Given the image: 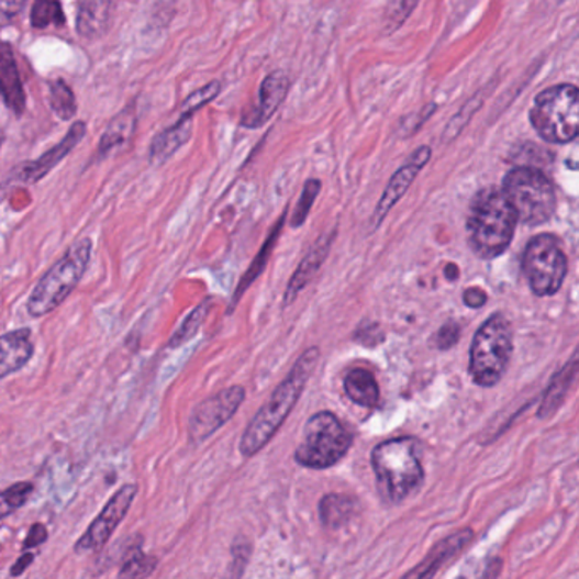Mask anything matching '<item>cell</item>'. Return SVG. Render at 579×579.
<instances>
[{
	"instance_id": "8992f818",
	"label": "cell",
	"mask_w": 579,
	"mask_h": 579,
	"mask_svg": "<svg viewBox=\"0 0 579 579\" xmlns=\"http://www.w3.org/2000/svg\"><path fill=\"white\" fill-rule=\"evenodd\" d=\"M515 211L516 220L527 226L547 223L556 213V191L546 174L528 165L512 168L501 187Z\"/></svg>"
},
{
	"instance_id": "5b68a950",
	"label": "cell",
	"mask_w": 579,
	"mask_h": 579,
	"mask_svg": "<svg viewBox=\"0 0 579 579\" xmlns=\"http://www.w3.org/2000/svg\"><path fill=\"white\" fill-rule=\"evenodd\" d=\"M513 354V333L504 314H491L476 332L469 352V374L475 385L493 388L503 379Z\"/></svg>"
},
{
	"instance_id": "7402d4cb",
	"label": "cell",
	"mask_w": 579,
	"mask_h": 579,
	"mask_svg": "<svg viewBox=\"0 0 579 579\" xmlns=\"http://www.w3.org/2000/svg\"><path fill=\"white\" fill-rule=\"evenodd\" d=\"M576 374H578V355L575 352L571 360L550 379V385L547 386L541 408H538V419H549L559 410L575 382Z\"/></svg>"
},
{
	"instance_id": "d590c367",
	"label": "cell",
	"mask_w": 579,
	"mask_h": 579,
	"mask_svg": "<svg viewBox=\"0 0 579 579\" xmlns=\"http://www.w3.org/2000/svg\"><path fill=\"white\" fill-rule=\"evenodd\" d=\"M459 325L457 323H447V325L442 326L437 333V345L442 350H448L453 348L454 345L459 342Z\"/></svg>"
},
{
	"instance_id": "3957f363",
	"label": "cell",
	"mask_w": 579,
	"mask_h": 579,
	"mask_svg": "<svg viewBox=\"0 0 579 579\" xmlns=\"http://www.w3.org/2000/svg\"><path fill=\"white\" fill-rule=\"evenodd\" d=\"M515 211L497 187H486L472 198L467 214V236L475 254L485 260L500 257L516 230Z\"/></svg>"
},
{
	"instance_id": "9a60e30c",
	"label": "cell",
	"mask_w": 579,
	"mask_h": 579,
	"mask_svg": "<svg viewBox=\"0 0 579 579\" xmlns=\"http://www.w3.org/2000/svg\"><path fill=\"white\" fill-rule=\"evenodd\" d=\"M86 135V123L79 121L71 126V130L68 131L67 136L62 140L58 145L53 146L49 152H46L43 157L37 158V160L31 162V164L24 165L19 170L18 179L23 180L26 183H34L37 180H42L46 174L52 172L53 168L56 167V164H60L71 149L75 146L79 145L80 140Z\"/></svg>"
},
{
	"instance_id": "ac0fdd59",
	"label": "cell",
	"mask_w": 579,
	"mask_h": 579,
	"mask_svg": "<svg viewBox=\"0 0 579 579\" xmlns=\"http://www.w3.org/2000/svg\"><path fill=\"white\" fill-rule=\"evenodd\" d=\"M34 355L30 329H19L0 335V379L23 369Z\"/></svg>"
},
{
	"instance_id": "f1b7e54d",
	"label": "cell",
	"mask_w": 579,
	"mask_h": 579,
	"mask_svg": "<svg viewBox=\"0 0 579 579\" xmlns=\"http://www.w3.org/2000/svg\"><path fill=\"white\" fill-rule=\"evenodd\" d=\"M34 486L30 481L15 482L8 490L0 491V520L8 519L12 513L23 509L33 494Z\"/></svg>"
},
{
	"instance_id": "f35d334b",
	"label": "cell",
	"mask_w": 579,
	"mask_h": 579,
	"mask_svg": "<svg viewBox=\"0 0 579 579\" xmlns=\"http://www.w3.org/2000/svg\"><path fill=\"white\" fill-rule=\"evenodd\" d=\"M34 557H36V554L34 553H27V550H24L23 556L19 557L18 560H15V565L11 568V576H21L24 575V571H26L27 568H30L31 563H33Z\"/></svg>"
},
{
	"instance_id": "52a82bcc",
	"label": "cell",
	"mask_w": 579,
	"mask_h": 579,
	"mask_svg": "<svg viewBox=\"0 0 579 579\" xmlns=\"http://www.w3.org/2000/svg\"><path fill=\"white\" fill-rule=\"evenodd\" d=\"M531 123L537 135L554 145L575 142L579 133V90L559 83L542 90L531 109Z\"/></svg>"
},
{
	"instance_id": "603a6c76",
	"label": "cell",
	"mask_w": 579,
	"mask_h": 579,
	"mask_svg": "<svg viewBox=\"0 0 579 579\" xmlns=\"http://www.w3.org/2000/svg\"><path fill=\"white\" fill-rule=\"evenodd\" d=\"M344 388L345 394L359 407L376 408L381 400L378 381L374 378L372 372L363 367L348 370L344 379Z\"/></svg>"
},
{
	"instance_id": "60d3db41",
	"label": "cell",
	"mask_w": 579,
	"mask_h": 579,
	"mask_svg": "<svg viewBox=\"0 0 579 579\" xmlns=\"http://www.w3.org/2000/svg\"><path fill=\"white\" fill-rule=\"evenodd\" d=\"M2 143H4V133L0 130V146H2Z\"/></svg>"
},
{
	"instance_id": "e0dca14e",
	"label": "cell",
	"mask_w": 579,
	"mask_h": 579,
	"mask_svg": "<svg viewBox=\"0 0 579 579\" xmlns=\"http://www.w3.org/2000/svg\"><path fill=\"white\" fill-rule=\"evenodd\" d=\"M333 236H335V232H330L329 235L318 238V242L314 243L313 247L308 252L307 257H304L303 260H301V264H299L296 272L292 274L285 294L286 308L298 298L299 292L303 291V289L310 285L311 279L316 276L318 270L322 269L323 261L326 260L330 248H332Z\"/></svg>"
},
{
	"instance_id": "4dcf8cb0",
	"label": "cell",
	"mask_w": 579,
	"mask_h": 579,
	"mask_svg": "<svg viewBox=\"0 0 579 579\" xmlns=\"http://www.w3.org/2000/svg\"><path fill=\"white\" fill-rule=\"evenodd\" d=\"M157 557L146 556L142 549L131 550L118 576L120 578H146L157 569Z\"/></svg>"
},
{
	"instance_id": "9c48e42d",
	"label": "cell",
	"mask_w": 579,
	"mask_h": 579,
	"mask_svg": "<svg viewBox=\"0 0 579 579\" xmlns=\"http://www.w3.org/2000/svg\"><path fill=\"white\" fill-rule=\"evenodd\" d=\"M522 267L531 291L538 298H547L565 285L568 258L556 236L541 233L523 250Z\"/></svg>"
},
{
	"instance_id": "1f68e13d",
	"label": "cell",
	"mask_w": 579,
	"mask_h": 579,
	"mask_svg": "<svg viewBox=\"0 0 579 579\" xmlns=\"http://www.w3.org/2000/svg\"><path fill=\"white\" fill-rule=\"evenodd\" d=\"M481 105L482 98L479 93H476L475 98L469 99V101L460 108V111L457 112L456 116L448 121L447 127H445L444 133H442V140H445L447 143L454 142V140L466 130L467 124L471 123L472 118H475L476 112L479 111Z\"/></svg>"
},
{
	"instance_id": "d4e9b609",
	"label": "cell",
	"mask_w": 579,
	"mask_h": 579,
	"mask_svg": "<svg viewBox=\"0 0 579 579\" xmlns=\"http://www.w3.org/2000/svg\"><path fill=\"white\" fill-rule=\"evenodd\" d=\"M285 221L286 214H282V218L277 221L276 226H274L272 232H270L269 240L264 243V247H261V250L258 252V255L257 257H255V260L252 261L250 269H248L247 274H245V276L242 277V280H240L238 288H236L235 296H233L232 310L233 307H235L236 301L242 298L243 292L247 291V289L250 288L252 282H255V279H257V277L260 276L261 272H264V267L267 266V260H269L270 252H272L274 247H276L277 238H279V233L282 232V224H285Z\"/></svg>"
},
{
	"instance_id": "6da1fadb",
	"label": "cell",
	"mask_w": 579,
	"mask_h": 579,
	"mask_svg": "<svg viewBox=\"0 0 579 579\" xmlns=\"http://www.w3.org/2000/svg\"><path fill=\"white\" fill-rule=\"evenodd\" d=\"M318 360H320V348L318 347L308 348L296 360L285 381L274 389L269 400L255 413L254 419L243 432L242 441H240V453L243 457H254L276 437L280 426L285 425L299 398L303 394L304 386L308 385L311 374L316 369Z\"/></svg>"
},
{
	"instance_id": "f546056e",
	"label": "cell",
	"mask_w": 579,
	"mask_h": 579,
	"mask_svg": "<svg viewBox=\"0 0 579 579\" xmlns=\"http://www.w3.org/2000/svg\"><path fill=\"white\" fill-rule=\"evenodd\" d=\"M420 0H388L385 14H382L386 33L391 34L400 30L410 19V15L413 14Z\"/></svg>"
},
{
	"instance_id": "4fadbf2b",
	"label": "cell",
	"mask_w": 579,
	"mask_h": 579,
	"mask_svg": "<svg viewBox=\"0 0 579 579\" xmlns=\"http://www.w3.org/2000/svg\"><path fill=\"white\" fill-rule=\"evenodd\" d=\"M291 80L282 71H272L267 75L258 90V102L252 111L243 116L242 124L245 127H260L276 114L279 105L288 96Z\"/></svg>"
},
{
	"instance_id": "4316f807",
	"label": "cell",
	"mask_w": 579,
	"mask_h": 579,
	"mask_svg": "<svg viewBox=\"0 0 579 579\" xmlns=\"http://www.w3.org/2000/svg\"><path fill=\"white\" fill-rule=\"evenodd\" d=\"M49 104H52L53 112L62 121H70L77 112V99H75L74 90L60 79L49 83Z\"/></svg>"
},
{
	"instance_id": "d6986e66",
	"label": "cell",
	"mask_w": 579,
	"mask_h": 579,
	"mask_svg": "<svg viewBox=\"0 0 579 579\" xmlns=\"http://www.w3.org/2000/svg\"><path fill=\"white\" fill-rule=\"evenodd\" d=\"M196 112L198 111L194 109L182 108L180 120L157 135L154 143L149 145V162L152 164H164L176 154L177 149L182 148L189 142L192 135V118H194Z\"/></svg>"
},
{
	"instance_id": "836d02e7",
	"label": "cell",
	"mask_w": 579,
	"mask_h": 579,
	"mask_svg": "<svg viewBox=\"0 0 579 579\" xmlns=\"http://www.w3.org/2000/svg\"><path fill=\"white\" fill-rule=\"evenodd\" d=\"M435 111H437V104L432 102V104H426L422 111L413 112V114H410V116L403 118L400 124L401 135H415L416 131H419L420 127L426 123V120H428V118L432 116Z\"/></svg>"
},
{
	"instance_id": "e575fe53",
	"label": "cell",
	"mask_w": 579,
	"mask_h": 579,
	"mask_svg": "<svg viewBox=\"0 0 579 579\" xmlns=\"http://www.w3.org/2000/svg\"><path fill=\"white\" fill-rule=\"evenodd\" d=\"M26 0H0V26H9L21 14Z\"/></svg>"
},
{
	"instance_id": "cb8c5ba5",
	"label": "cell",
	"mask_w": 579,
	"mask_h": 579,
	"mask_svg": "<svg viewBox=\"0 0 579 579\" xmlns=\"http://www.w3.org/2000/svg\"><path fill=\"white\" fill-rule=\"evenodd\" d=\"M136 127V111L135 104L127 105L126 109L118 114L114 120L109 123L108 130L102 135L101 145H99V154L105 155L116 146L123 145L133 136Z\"/></svg>"
},
{
	"instance_id": "30bf717a",
	"label": "cell",
	"mask_w": 579,
	"mask_h": 579,
	"mask_svg": "<svg viewBox=\"0 0 579 579\" xmlns=\"http://www.w3.org/2000/svg\"><path fill=\"white\" fill-rule=\"evenodd\" d=\"M245 401V389L242 386L221 389L213 397L205 398L192 410L189 420V441L202 444L211 435L216 434L221 426L226 425L235 416L236 411Z\"/></svg>"
},
{
	"instance_id": "74e56055",
	"label": "cell",
	"mask_w": 579,
	"mask_h": 579,
	"mask_svg": "<svg viewBox=\"0 0 579 579\" xmlns=\"http://www.w3.org/2000/svg\"><path fill=\"white\" fill-rule=\"evenodd\" d=\"M464 304L467 308H472V310H479V308L485 307L486 301H488V294L482 291L481 288H469L464 291Z\"/></svg>"
},
{
	"instance_id": "ffe728a7",
	"label": "cell",
	"mask_w": 579,
	"mask_h": 579,
	"mask_svg": "<svg viewBox=\"0 0 579 579\" xmlns=\"http://www.w3.org/2000/svg\"><path fill=\"white\" fill-rule=\"evenodd\" d=\"M0 99L18 116L26 109V93L19 77L14 53L4 42H0Z\"/></svg>"
},
{
	"instance_id": "44dd1931",
	"label": "cell",
	"mask_w": 579,
	"mask_h": 579,
	"mask_svg": "<svg viewBox=\"0 0 579 579\" xmlns=\"http://www.w3.org/2000/svg\"><path fill=\"white\" fill-rule=\"evenodd\" d=\"M318 510H320V520L326 528L341 531V528L347 527L355 516L359 515L360 503L354 497L332 493L320 500Z\"/></svg>"
},
{
	"instance_id": "5bb4252c",
	"label": "cell",
	"mask_w": 579,
	"mask_h": 579,
	"mask_svg": "<svg viewBox=\"0 0 579 579\" xmlns=\"http://www.w3.org/2000/svg\"><path fill=\"white\" fill-rule=\"evenodd\" d=\"M471 528H463V531L456 532V534L448 535V537L442 538L437 542L430 553L426 554L425 559L420 563L419 566L408 571L404 578H432L437 575L447 563L459 556L464 549H466L472 542Z\"/></svg>"
},
{
	"instance_id": "8d00e7d4",
	"label": "cell",
	"mask_w": 579,
	"mask_h": 579,
	"mask_svg": "<svg viewBox=\"0 0 579 579\" xmlns=\"http://www.w3.org/2000/svg\"><path fill=\"white\" fill-rule=\"evenodd\" d=\"M46 541H48V531H46L45 525L43 523H34L26 541H24V550L36 549V547L45 544Z\"/></svg>"
},
{
	"instance_id": "277c9868",
	"label": "cell",
	"mask_w": 579,
	"mask_h": 579,
	"mask_svg": "<svg viewBox=\"0 0 579 579\" xmlns=\"http://www.w3.org/2000/svg\"><path fill=\"white\" fill-rule=\"evenodd\" d=\"M90 257L92 242L89 238L77 240L67 254L40 279L27 299V313L33 318H43L60 308L82 280Z\"/></svg>"
},
{
	"instance_id": "83f0119b",
	"label": "cell",
	"mask_w": 579,
	"mask_h": 579,
	"mask_svg": "<svg viewBox=\"0 0 579 579\" xmlns=\"http://www.w3.org/2000/svg\"><path fill=\"white\" fill-rule=\"evenodd\" d=\"M210 299L204 301V303L199 304L194 311L187 314L186 320H183L182 325L179 326L176 333H174L172 338L168 341V348H179L183 344L194 338L196 333L201 329L202 322H204L205 316L210 313Z\"/></svg>"
},
{
	"instance_id": "ab89813d",
	"label": "cell",
	"mask_w": 579,
	"mask_h": 579,
	"mask_svg": "<svg viewBox=\"0 0 579 579\" xmlns=\"http://www.w3.org/2000/svg\"><path fill=\"white\" fill-rule=\"evenodd\" d=\"M445 276L448 277V280H454L459 276V269L454 264H448L447 269H445Z\"/></svg>"
},
{
	"instance_id": "7a4b0ae2",
	"label": "cell",
	"mask_w": 579,
	"mask_h": 579,
	"mask_svg": "<svg viewBox=\"0 0 579 579\" xmlns=\"http://www.w3.org/2000/svg\"><path fill=\"white\" fill-rule=\"evenodd\" d=\"M374 476L386 503L400 504L420 491L425 481L420 442L415 437H397L381 442L370 453Z\"/></svg>"
},
{
	"instance_id": "7c38bea8",
	"label": "cell",
	"mask_w": 579,
	"mask_h": 579,
	"mask_svg": "<svg viewBox=\"0 0 579 579\" xmlns=\"http://www.w3.org/2000/svg\"><path fill=\"white\" fill-rule=\"evenodd\" d=\"M430 158H432V149H430V146H420L419 149H415V154L408 158L407 164L398 168L394 176L389 179L388 186H386L385 192H382L381 199H379L378 208L374 211L372 224L376 229L385 220L386 214L407 194L411 183L422 172V168L428 164Z\"/></svg>"
},
{
	"instance_id": "ba28073f",
	"label": "cell",
	"mask_w": 579,
	"mask_h": 579,
	"mask_svg": "<svg viewBox=\"0 0 579 579\" xmlns=\"http://www.w3.org/2000/svg\"><path fill=\"white\" fill-rule=\"evenodd\" d=\"M350 447L352 434L341 419L332 411H318L304 425L294 459L299 466L323 471L342 460Z\"/></svg>"
},
{
	"instance_id": "2e32d148",
	"label": "cell",
	"mask_w": 579,
	"mask_h": 579,
	"mask_svg": "<svg viewBox=\"0 0 579 579\" xmlns=\"http://www.w3.org/2000/svg\"><path fill=\"white\" fill-rule=\"evenodd\" d=\"M118 0H80L77 31L87 42L104 36L111 27Z\"/></svg>"
},
{
	"instance_id": "484cf974",
	"label": "cell",
	"mask_w": 579,
	"mask_h": 579,
	"mask_svg": "<svg viewBox=\"0 0 579 579\" xmlns=\"http://www.w3.org/2000/svg\"><path fill=\"white\" fill-rule=\"evenodd\" d=\"M65 24L64 9L60 0H34L31 11V26L34 30H46L49 26L60 27Z\"/></svg>"
},
{
	"instance_id": "d6a6232c",
	"label": "cell",
	"mask_w": 579,
	"mask_h": 579,
	"mask_svg": "<svg viewBox=\"0 0 579 579\" xmlns=\"http://www.w3.org/2000/svg\"><path fill=\"white\" fill-rule=\"evenodd\" d=\"M320 191H322V182H320V180L311 179L304 183L301 198H299L298 204H296L294 208V213H292V229H301V226H303L304 221L310 216L311 208H313L314 201H316Z\"/></svg>"
},
{
	"instance_id": "8fae6325",
	"label": "cell",
	"mask_w": 579,
	"mask_h": 579,
	"mask_svg": "<svg viewBox=\"0 0 579 579\" xmlns=\"http://www.w3.org/2000/svg\"><path fill=\"white\" fill-rule=\"evenodd\" d=\"M136 494H138V486L136 485H124L116 493L112 494L111 500L99 513L98 519L90 523L86 534L75 544V553H99L108 544L111 535L120 527V523L126 519Z\"/></svg>"
}]
</instances>
